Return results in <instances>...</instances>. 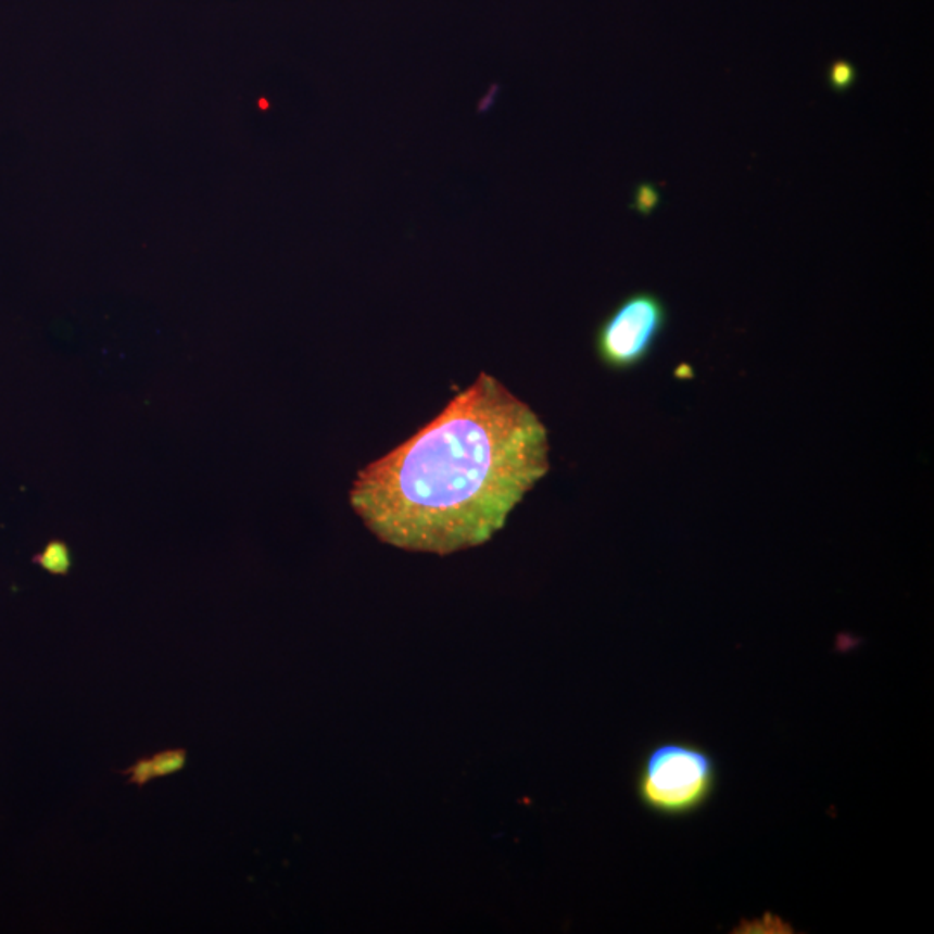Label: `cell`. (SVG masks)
I'll return each instance as SVG.
<instances>
[{"mask_svg": "<svg viewBox=\"0 0 934 934\" xmlns=\"http://www.w3.org/2000/svg\"><path fill=\"white\" fill-rule=\"evenodd\" d=\"M539 414L489 373L367 464L350 504L382 544L438 556L480 547L548 469Z\"/></svg>", "mask_w": 934, "mask_h": 934, "instance_id": "6da1fadb", "label": "cell"}, {"mask_svg": "<svg viewBox=\"0 0 934 934\" xmlns=\"http://www.w3.org/2000/svg\"><path fill=\"white\" fill-rule=\"evenodd\" d=\"M717 786L714 756L705 747L685 741H662L651 747L635 779L642 807L668 819H682L703 810Z\"/></svg>", "mask_w": 934, "mask_h": 934, "instance_id": "7a4b0ae2", "label": "cell"}, {"mask_svg": "<svg viewBox=\"0 0 934 934\" xmlns=\"http://www.w3.org/2000/svg\"><path fill=\"white\" fill-rule=\"evenodd\" d=\"M668 319V306L661 296L653 291L630 293L595 329V355L613 373L638 369L651 357Z\"/></svg>", "mask_w": 934, "mask_h": 934, "instance_id": "3957f363", "label": "cell"}, {"mask_svg": "<svg viewBox=\"0 0 934 934\" xmlns=\"http://www.w3.org/2000/svg\"><path fill=\"white\" fill-rule=\"evenodd\" d=\"M187 752L186 749H168V752L157 753L151 758H142V760L134 763L130 769L124 773L130 775L128 781L136 786H144L148 782L157 778H166L180 772L186 767Z\"/></svg>", "mask_w": 934, "mask_h": 934, "instance_id": "277c9868", "label": "cell"}, {"mask_svg": "<svg viewBox=\"0 0 934 934\" xmlns=\"http://www.w3.org/2000/svg\"><path fill=\"white\" fill-rule=\"evenodd\" d=\"M40 565L49 569L51 573H66L70 568V554L61 544H52L46 548V553L39 557Z\"/></svg>", "mask_w": 934, "mask_h": 934, "instance_id": "5b68a950", "label": "cell"}, {"mask_svg": "<svg viewBox=\"0 0 934 934\" xmlns=\"http://www.w3.org/2000/svg\"><path fill=\"white\" fill-rule=\"evenodd\" d=\"M855 78H857V72L846 61H836L829 68V86L833 87V90H836V92L848 90L849 87L854 86Z\"/></svg>", "mask_w": 934, "mask_h": 934, "instance_id": "8992f818", "label": "cell"}, {"mask_svg": "<svg viewBox=\"0 0 934 934\" xmlns=\"http://www.w3.org/2000/svg\"><path fill=\"white\" fill-rule=\"evenodd\" d=\"M635 200H638V204H635V209L642 213L653 212L654 206L658 204V194L654 191L653 186H641L635 192Z\"/></svg>", "mask_w": 934, "mask_h": 934, "instance_id": "52a82bcc", "label": "cell"}]
</instances>
